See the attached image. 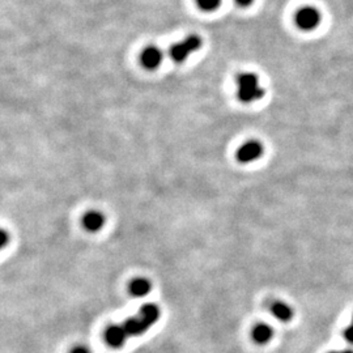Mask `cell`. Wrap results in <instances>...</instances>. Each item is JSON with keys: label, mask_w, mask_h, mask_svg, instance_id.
I'll return each instance as SVG.
<instances>
[{"label": "cell", "mask_w": 353, "mask_h": 353, "mask_svg": "<svg viewBox=\"0 0 353 353\" xmlns=\"http://www.w3.org/2000/svg\"><path fill=\"white\" fill-rule=\"evenodd\" d=\"M160 318V307L155 303H145L139 314L126 319L122 325L109 326L105 331V341L109 347L120 348L128 337L140 336L148 331Z\"/></svg>", "instance_id": "1"}, {"label": "cell", "mask_w": 353, "mask_h": 353, "mask_svg": "<svg viewBox=\"0 0 353 353\" xmlns=\"http://www.w3.org/2000/svg\"><path fill=\"white\" fill-rule=\"evenodd\" d=\"M238 100L245 104L255 102L264 96V89L259 85V79L255 73L243 72L237 76Z\"/></svg>", "instance_id": "2"}, {"label": "cell", "mask_w": 353, "mask_h": 353, "mask_svg": "<svg viewBox=\"0 0 353 353\" xmlns=\"http://www.w3.org/2000/svg\"><path fill=\"white\" fill-rule=\"evenodd\" d=\"M202 38L196 34L187 35L183 41L174 43L170 48V58L175 63H183L193 53L202 48Z\"/></svg>", "instance_id": "3"}, {"label": "cell", "mask_w": 353, "mask_h": 353, "mask_svg": "<svg viewBox=\"0 0 353 353\" xmlns=\"http://www.w3.org/2000/svg\"><path fill=\"white\" fill-rule=\"evenodd\" d=\"M263 152H264V148H263L262 143H259L258 140H249L238 148L237 160L242 164H250L262 157Z\"/></svg>", "instance_id": "4"}, {"label": "cell", "mask_w": 353, "mask_h": 353, "mask_svg": "<svg viewBox=\"0 0 353 353\" xmlns=\"http://www.w3.org/2000/svg\"><path fill=\"white\" fill-rule=\"evenodd\" d=\"M319 22H321V13L313 7L301 8L296 15L297 26L306 32L316 29L319 25Z\"/></svg>", "instance_id": "5"}, {"label": "cell", "mask_w": 353, "mask_h": 353, "mask_svg": "<svg viewBox=\"0 0 353 353\" xmlns=\"http://www.w3.org/2000/svg\"><path fill=\"white\" fill-rule=\"evenodd\" d=\"M162 59H164V54L157 46H147L140 55V62L147 70H157L160 64L162 63Z\"/></svg>", "instance_id": "6"}, {"label": "cell", "mask_w": 353, "mask_h": 353, "mask_svg": "<svg viewBox=\"0 0 353 353\" xmlns=\"http://www.w3.org/2000/svg\"><path fill=\"white\" fill-rule=\"evenodd\" d=\"M105 225V216L98 211H89L82 216V227L88 232H98Z\"/></svg>", "instance_id": "7"}, {"label": "cell", "mask_w": 353, "mask_h": 353, "mask_svg": "<svg viewBox=\"0 0 353 353\" xmlns=\"http://www.w3.org/2000/svg\"><path fill=\"white\" fill-rule=\"evenodd\" d=\"M129 293L134 297H144L151 292L152 284L148 279L136 278L129 283Z\"/></svg>", "instance_id": "8"}, {"label": "cell", "mask_w": 353, "mask_h": 353, "mask_svg": "<svg viewBox=\"0 0 353 353\" xmlns=\"http://www.w3.org/2000/svg\"><path fill=\"white\" fill-rule=\"evenodd\" d=\"M252 339L258 344H267L274 336V328L266 323H259L252 328Z\"/></svg>", "instance_id": "9"}, {"label": "cell", "mask_w": 353, "mask_h": 353, "mask_svg": "<svg viewBox=\"0 0 353 353\" xmlns=\"http://www.w3.org/2000/svg\"><path fill=\"white\" fill-rule=\"evenodd\" d=\"M271 313L274 314V317H276L281 322H289L294 314L289 305H287L285 302H280V301L271 305Z\"/></svg>", "instance_id": "10"}, {"label": "cell", "mask_w": 353, "mask_h": 353, "mask_svg": "<svg viewBox=\"0 0 353 353\" xmlns=\"http://www.w3.org/2000/svg\"><path fill=\"white\" fill-rule=\"evenodd\" d=\"M196 6L204 12H213L221 6V0H196Z\"/></svg>", "instance_id": "11"}, {"label": "cell", "mask_w": 353, "mask_h": 353, "mask_svg": "<svg viewBox=\"0 0 353 353\" xmlns=\"http://www.w3.org/2000/svg\"><path fill=\"white\" fill-rule=\"evenodd\" d=\"M344 339L353 345V325L344 330Z\"/></svg>", "instance_id": "12"}, {"label": "cell", "mask_w": 353, "mask_h": 353, "mask_svg": "<svg viewBox=\"0 0 353 353\" xmlns=\"http://www.w3.org/2000/svg\"><path fill=\"white\" fill-rule=\"evenodd\" d=\"M8 240H10V236H8V233H7L6 230H2V241H0V245H2V247H6L7 243H8Z\"/></svg>", "instance_id": "13"}, {"label": "cell", "mask_w": 353, "mask_h": 353, "mask_svg": "<svg viewBox=\"0 0 353 353\" xmlns=\"http://www.w3.org/2000/svg\"><path fill=\"white\" fill-rule=\"evenodd\" d=\"M71 353H91L89 352L88 348L82 347V345H79V347H75L72 350H71Z\"/></svg>", "instance_id": "14"}, {"label": "cell", "mask_w": 353, "mask_h": 353, "mask_svg": "<svg viewBox=\"0 0 353 353\" xmlns=\"http://www.w3.org/2000/svg\"><path fill=\"white\" fill-rule=\"evenodd\" d=\"M236 3L240 7H249L254 3V0H236Z\"/></svg>", "instance_id": "15"}, {"label": "cell", "mask_w": 353, "mask_h": 353, "mask_svg": "<svg viewBox=\"0 0 353 353\" xmlns=\"http://www.w3.org/2000/svg\"><path fill=\"white\" fill-rule=\"evenodd\" d=\"M330 353H353V350L345 349V350H340V352H336V350H334V352H330Z\"/></svg>", "instance_id": "16"}, {"label": "cell", "mask_w": 353, "mask_h": 353, "mask_svg": "<svg viewBox=\"0 0 353 353\" xmlns=\"http://www.w3.org/2000/svg\"><path fill=\"white\" fill-rule=\"evenodd\" d=\"M352 325H353V319H352Z\"/></svg>", "instance_id": "17"}]
</instances>
